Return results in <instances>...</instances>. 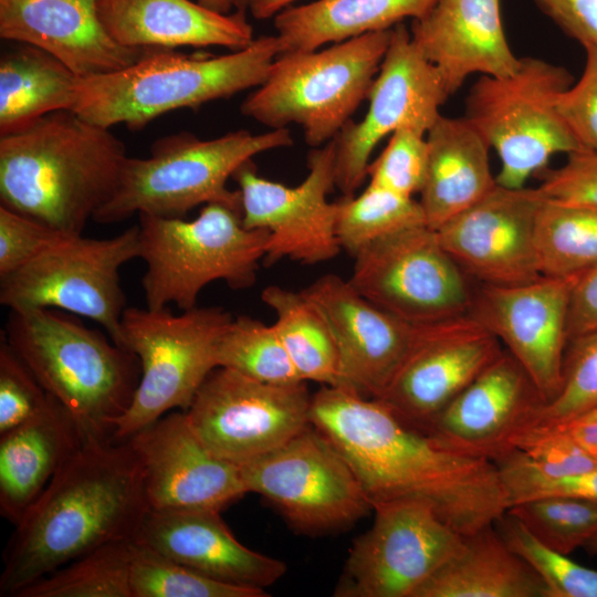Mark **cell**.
I'll return each instance as SVG.
<instances>
[{"instance_id": "obj_1", "label": "cell", "mask_w": 597, "mask_h": 597, "mask_svg": "<svg viewBox=\"0 0 597 597\" xmlns=\"http://www.w3.org/2000/svg\"><path fill=\"white\" fill-rule=\"evenodd\" d=\"M310 418L350 464L371 506L425 501L464 536L494 524L507 511L493 461L447 449L379 399L322 386L312 395Z\"/></svg>"}, {"instance_id": "obj_2", "label": "cell", "mask_w": 597, "mask_h": 597, "mask_svg": "<svg viewBox=\"0 0 597 597\" xmlns=\"http://www.w3.org/2000/svg\"><path fill=\"white\" fill-rule=\"evenodd\" d=\"M150 510L125 440H85L27 511L3 551L0 596L109 543L134 540Z\"/></svg>"}, {"instance_id": "obj_3", "label": "cell", "mask_w": 597, "mask_h": 597, "mask_svg": "<svg viewBox=\"0 0 597 597\" xmlns=\"http://www.w3.org/2000/svg\"><path fill=\"white\" fill-rule=\"evenodd\" d=\"M128 156L109 128L70 109L0 135L1 206L70 234L113 197Z\"/></svg>"}, {"instance_id": "obj_4", "label": "cell", "mask_w": 597, "mask_h": 597, "mask_svg": "<svg viewBox=\"0 0 597 597\" xmlns=\"http://www.w3.org/2000/svg\"><path fill=\"white\" fill-rule=\"evenodd\" d=\"M55 308L10 310L1 332L85 440L113 439L140 379L138 357Z\"/></svg>"}, {"instance_id": "obj_5", "label": "cell", "mask_w": 597, "mask_h": 597, "mask_svg": "<svg viewBox=\"0 0 597 597\" xmlns=\"http://www.w3.org/2000/svg\"><path fill=\"white\" fill-rule=\"evenodd\" d=\"M280 52L275 34L216 56L148 48L129 66L81 78L72 111L106 128L124 124L140 129L168 112L197 109L260 86Z\"/></svg>"}, {"instance_id": "obj_6", "label": "cell", "mask_w": 597, "mask_h": 597, "mask_svg": "<svg viewBox=\"0 0 597 597\" xmlns=\"http://www.w3.org/2000/svg\"><path fill=\"white\" fill-rule=\"evenodd\" d=\"M290 129L262 134L237 130L212 139L181 132L157 139L146 158L127 157L113 197L96 212L98 223H116L135 213L182 218L212 202L241 209L239 190L228 180L261 153L290 147Z\"/></svg>"}, {"instance_id": "obj_7", "label": "cell", "mask_w": 597, "mask_h": 597, "mask_svg": "<svg viewBox=\"0 0 597 597\" xmlns=\"http://www.w3.org/2000/svg\"><path fill=\"white\" fill-rule=\"evenodd\" d=\"M138 216L146 307L161 310L174 303L186 311L197 306L200 292L211 282L223 281L233 290L255 283L269 231L245 228L241 209L207 203L190 221Z\"/></svg>"}, {"instance_id": "obj_8", "label": "cell", "mask_w": 597, "mask_h": 597, "mask_svg": "<svg viewBox=\"0 0 597 597\" xmlns=\"http://www.w3.org/2000/svg\"><path fill=\"white\" fill-rule=\"evenodd\" d=\"M391 31L277 54L265 81L243 101L242 114L271 129L297 124L313 148L327 144L367 100Z\"/></svg>"}, {"instance_id": "obj_9", "label": "cell", "mask_w": 597, "mask_h": 597, "mask_svg": "<svg viewBox=\"0 0 597 597\" xmlns=\"http://www.w3.org/2000/svg\"><path fill=\"white\" fill-rule=\"evenodd\" d=\"M572 84L565 67L528 56L514 74L483 75L470 88L464 117L498 154V185L525 187L554 155L583 149L557 111Z\"/></svg>"}, {"instance_id": "obj_10", "label": "cell", "mask_w": 597, "mask_h": 597, "mask_svg": "<svg viewBox=\"0 0 597 597\" xmlns=\"http://www.w3.org/2000/svg\"><path fill=\"white\" fill-rule=\"evenodd\" d=\"M232 318L220 306H195L177 315L167 307L125 308L119 345L138 357L140 379L129 408L115 422L113 439H128L170 410L189 408L218 367V344Z\"/></svg>"}, {"instance_id": "obj_11", "label": "cell", "mask_w": 597, "mask_h": 597, "mask_svg": "<svg viewBox=\"0 0 597 597\" xmlns=\"http://www.w3.org/2000/svg\"><path fill=\"white\" fill-rule=\"evenodd\" d=\"M139 254V226L108 239L71 235L0 279L10 310L55 308L87 317L119 345L126 297L119 271Z\"/></svg>"}, {"instance_id": "obj_12", "label": "cell", "mask_w": 597, "mask_h": 597, "mask_svg": "<svg viewBox=\"0 0 597 597\" xmlns=\"http://www.w3.org/2000/svg\"><path fill=\"white\" fill-rule=\"evenodd\" d=\"M239 467L248 493L266 499L304 534L345 530L373 511L350 464L312 423L281 447Z\"/></svg>"}, {"instance_id": "obj_13", "label": "cell", "mask_w": 597, "mask_h": 597, "mask_svg": "<svg viewBox=\"0 0 597 597\" xmlns=\"http://www.w3.org/2000/svg\"><path fill=\"white\" fill-rule=\"evenodd\" d=\"M354 258L349 284L398 318L421 325L470 313L469 276L427 224L380 238Z\"/></svg>"}, {"instance_id": "obj_14", "label": "cell", "mask_w": 597, "mask_h": 597, "mask_svg": "<svg viewBox=\"0 0 597 597\" xmlns=\"http://www.w3.org/2000/svg\"><path fill=\"white\" fill-rule=\"evenodd\" d=\"M371 527L348 551L337 597H413L463 546L464 535L428 502L395 500L373 505Z\"/></svg>"}, {"instance_id": "obj_15", "label": "cell", "mask_w": 597, "mask_h": 597, "mask_svg": "<svg viewBox=\"0 0 597 597\" xmlns=\"http://www.w3.org/2000/svg\"><path fill=\"white\" fill-rule=\"evenodd\" d=\"M311 400L305 381L274 385L217 367L185 412L213 453L240 464L281 447L308 427Z\"/></svg>"}, {"instance_id": "obj_16", "label": "cell", "mask_w": 597, "mask_h": 597, "mask_svg": "<svg viewBox=\"0 0 597 597\" xmlns=\"http://www.w3.org/2000/svg\"><path fill=\"white\" fill-rule=\"evenodd\" d=\"M448 97L438 71L419 52L410 31L404 23L394 27L365 116L349 121L334 138L335 186L343 196H354L365 181L369 158L381 139L404 127L427 134Z\"/></svg>"}, {"instance_id": "obj_17", "label": "cell", "mask_w": 597, "mask_h": 597, "mask_svg": "<svg viewBox=\"0 0 597 597\" xmlns=\"http://www.w3.org/2000/svg\"><path fill=\"white\" fill-rule=\"evenodd\" d=\"M307 176L296 187L259 176L252 160L233 174L248 229L269 231L264 262L290 259L317 264L342 250L335 230L337 203L327 197L335 186V142L313 148Z\"/></svg>"}, {"instance_id": "obj_18", "label": "cell", "mask_w": 597, "mask_h": 597, "mask_svg": "<svg viewBox=\"0 0 597 597\" xmlns=\"http://www.w3.org/2000/svg\"><path fill=\"white\" fill-rule=\"evenodd\" d=\"M504 349L470 313L421 324L410 352L379 398L405 423L433 419Z\"/></svg>"}, {"instance_id": "obj_19", "label": "cell", "mask_w": 597, "mask_h": 597, "mask_svg": "<svg viewBox=\"0 0 597 597\" xmlns=\"http://www.w3.org/2000/svg\"><path fill=\"white\" fill-rule=\"evenodd\" d=\"M574 279L543 275L524 284H480L474 290L470 314L522 366L543 404L552 400L562 386Z\"/></svg>"}, {"instance_id": "obj_20", "label": "cell", "mask_w": 597, "mask_h": 597, "mask_svg": "<svg viewBox=\"0 0 597 597\" xmlns=\"http://www.w3.org/2000/svg\"><path fill=\"white\" fill-rule=\"evenodd\" d=\"M538 187L500 185L438 228V238L462 271L486 285H517L542 275L535 226L545 200Z\"/></svg>"}, {"instance_id": "obj_21", "label": "cell", "mask_w": 597, "mask_h": 597, "mask_svg": "<svg viewBox=\"0 0 597 597\" xmlns=\"http://www.w3.org/2000/svg\"><path fill=\"white\" fill-rule=\"evenodd\" d=\"M150 510L221 511L248 493L239 464L213 453L185 411L166 413L127 439Z\"/></svg>"}, {"instance_id": "obj_22", "label": "cell", "mask_w": 597, "mask_h": 597, "mask_svg": "<svg viewBox=\"0 0 597 597\" xmlns=\"http://www.w3.org/2000/svg\"><path fill=\"white\" fill-rule=\"evenodd\" d=\"M302 292L333 333L339 355L336 387L379 398L410 352L420 325L376 306L336 274L316 279Z\"/></svg>"}, {"instance_id": "obj_23", "label": "cell", "mask_w": 597, "mask_h": 597, "mask_svg": "<svg viewBox=\"0 0 597 597\" xmlns=\"http://www.w3.org/2000/svg\"><path fill=\"white\" fill-rule=\"evenodd\" d=\"M542 404L526 371L504 350L426 432L449 450L494 462L513 450L514 439Z\"/></svg>"}, {"instance_id": "obj_24", "label": "cell", "mask_w": 597, "mask_h": 597, "mask_svg": "<svg viewBox=\"0 0 597 597\" xmlns=\"http://www.w3.org/2000/svg\"><path fill=\"white\" fill-rule=\"evenodd\" d=\"M410 35L438 71L448 96L472 74L505 77L521 64L507 43L500 0H438L412 20Z\"/></svg>"}, {"instance_id": "obj_25", "label": "cell", "mask_w": 597, "mask_h": 597, "mask_svg": "<svg viewBox=\"0 0 597 597\" xmlns=\"http://www.w3.org/2000/svg\"><path fill=\"white\" fill-rule=\"evenodd\" d=\"M0 36L48 52L81 78L129 66L148 49L117 43L97 0H0Z\"/></svg>"}, {"instance_id": "obj_26", "label": "cell", "mask_w": 597, "mask_h": 597, "mask_svg": "<svg viewBox=\"0 0 597 597\" xmlns=\"http://www.w3.org/2000/svg\"><path fill=\"white\" fill-rule=\"evenodd\" d=\"M136 541L222 583L264 589L286 564L241 544L216 510H149Z\"/></svg>"}, {"instance_id": "obj_27", "label": "cell", "mask_w": 597, "mask_h": 597, "mask_svg": "<svg viewBox=\"0 0 597 597\" xmlns=\"http://www.w3.org/2000/svg\"><path fill=\"white\" fill-rule=\"evenodd\" d=\"M97 12L108 34L127 48L235 51L255 39L245 12L221 13L191 0H97Z\"/></svg>"}, {"instance_id": "obj_28", "label": "cell", "mask_w": 597, "mask_h": 597, "mask_svg": "<svg viewBox=\"0 0 597 597\" xmlns=\"http://www.w3.org/2000/svg\"><path fill=\"white\" fill-rule=\"evenodd\" d=\"M83 442L54 398L40 413L0 434V513L17 525Z\"/></svg>"}, {"instance_id": "obj_29", "label": "cell", "mask_w": 597, "mask_h": 597, "mask_svg": "<svg viewBox=\"0 0 597 597\" xmlns=\"http://www.w3.org/2000/svg\"><path fill=\"white\" fill-rule=\"evenodd\" d=\"M427 143L428 168L419 202L427 226L437 230L498 182L490 167V146L465 117L440 115L427 132Z\"/></svg>"}, {"instance_id": "obj_30", "label": "cell", "mask_w": 597, "mask_h": 597, "mask_svg": "<svg viewBox=\"0 0 597 597\" xmlns=\"http://www.w3.org/2000/svg\"><path fill=\"white\" fill-rule=\"evenodd\" d=\"M413 597H546V588L491 524L464 536L461 549Z\"/></svg>"}, {"instance_id": "obj_31", "label": "cell", "mask_w": 597, "mask_h": 597, "mask_svg": "<svg viewBox=\"0 0 597 597\" xmlns=\"http://www.w3.org/2000/svg\"><path fill=\"white\" fill-rule=\"evenodd\" d=\"M438 0H316L275 15L281 52L311 51L328 43L392 29L425 15Z\"/></svg>"}, {"instance_id": "obj_32", "label": "cell", "mask_w": 597, "mask_h": 597, "mask_svg": "<svg viewBox=\"0 0 597 597\" xmlns=\"http://www.w3.org/2000/svg\"><path fill=\"white\" fill-rule=\"evenodd\" d=\"M81 77L30 44L0 60V135L19 130L57 111H72Z\"/></svg>"}, {"instance_id": "obj_33", "label": "cell", "mask_w": 597, "mask_h": 597, "mask_svg": "<svg viewBox=\"0 0 597 597\" xmlns=\"http://www.w3.org/2000/svg\"><path fill=\"white\" fill-rule=\"evenodd\" d=\"M262 302L275 314L276 333L302 380L338 386L339 355L331 327L302 292L269 285Z\"/></svg>"}, {"instance_id": "obj_34", "label": "cell", "mask_w": 597, "mask_h": 597, "mask_svg": "<svg viewBox=\"0 0 597 597\" xmlns=\"http://www.w3.org/2000/svg\"><path fill=\"white\" fill-rule=\"evenodd\" d=\"M542 275L575 277L597 265V208L545 199L536 219Z\"/></svg>"}, {"instance_id": "obj_35", "label": "cell", "mask_w": 597, "mask_h": 597, "mask_svg": "<svg viewBox=\"0 0 597 597\" xmlns=\"http://www.w3.org/2000/svg\"><path fill=\"white\" fill-rule=\"evenodd\" d=\"M134 541L101 546L33 582L15 597H132Z\"/></svg>"}, {"instance_id": "obj_36", "label": "cell", "mask_w": 597, "mask_h": 597, "mask_svg": "<svg viewBox=\"0 0 597 597\" xmlns=\"http://www.w3.org/2000/svg\"><path fill=\"white\" fill-rule=\"evenodd\" d=\"M336 203V235L353 256L380 238L427 224L419 200L373 184L359 196H344Z\"/></svg>"}, {"instance_id": "obj_37", "label": "cell", "mask_w": 597, "mask_h": 597, "mask_svg": "<svg viewBox=\"0 0 597 597\" xmlns=\"http://www.w3.org/2000/svg\"><path fill=\"white\" fill-rule=\"evenodd\" d=\"M218 367L274 385L303 383L273 324L248 315L233 317L217 348Z\"/></svg>"}, {"instance_id": "obj_38", "label": "cell", "mask_w": 597, "mask_h": 597, "mask_svg": "<svg viewBox=\"0 0 597 597\" xmlns=\"http://www.w3.org/2000/svg\"><path fill=\"white\" fill-rule=\"evenodd\" d=\"M132 597H265L264 589L209 578L156 549L134 541Z\"/></svg>"}, {"instance_id": "obj_39", "label": "cell", "mask_w": 597, "mask_h": 597, "mask_svg": "<svg viewBox=\"0 0 597 597\" xmlns=\"http://www.w3.org/2000/svg\"><path fill=\"white\" fill-rule=\"evenodd\" d=\"M544 545L569 555L597 534V501L573 495H545L506 511Z\"/></svg>"}, {"instance_id": "obj_40", "label": "cell", "mask_w": 597, "mask_h": 597, "mask_svg": "<svg viewBox=\"0 0 597 597\" xmlns=\"http://www.w3.org/2000/svg\"><path fill=\"white\" fill-rule=\"evenodd\" d=\"M595 409H597V332L568 342L559 391L552 400L542 404L534 411L519 434L532 429L559 427Z\"/></svg>"}, {"instance_id": "obj_41", "label": "cell", "mask_w": 597, "mask_h": 597, "mask_svg": "<svg viewBox=\"0 0 597 597\" xmlns=\"http://www.w3.org/2000/svg\"><path fill=\"white\" fill-rule=\"evenodd\" d=\"M494 526L509 547L540 576L546 597H597V569L547 547L507 512Z\"/></svg>"}, {"instance_id": "obj_42", "label": "cell", "mask_w": 597, "mask_h": 597, "mask_svg": "<svg viewBox=\"0 0 597 597\" xmlns=\"http://www.w3.org/2000/svg\"><path fill=\"white\" fill-rule=\"evenodd\" d=\"M428 168L427 134L404 127L390 138L377 158L369 163V184L413 197L420 193Z\"/></svg>"}, {"instance_id": "obj_43", "label": "cell", "mask_w": 597, "mask_h": 597, "mask_svg": "<svg viewBox=\"0 0 597 597\" xmlns=\"http://www.w3.org/2000/svg\"><path fill=\"white\" fill-rule=\"evenodd\" d=\"M52 399L1 333L0 434L40 413Z\"/></svg>"}, {"instance_id": "obj_44", "label": "cell", "mask_w": 597, "mask_h": 597, "mask_svg": "<svg viewBox=\"0 0 597 597\" xmlns=\"http://www.w3.org/2000/svg\"><path fill=\"white\" fill-rule=\"evenodd\" d=\"M522 459L535 473L547 479H561L587 472L597 460L586 453L563 429H532L513 442Z\"/></svg>"}, {"instance_id": "obj_45", "label": "cell", "mask_w": 597, "mask_h": 597, "mask_svg": "<svg viewBox=\"0 0 597 597\" xmlns=\"http://www.w3.org/2000/svg\"><path fill=\"white\" fill-rule=\"evenodd\" d=\"M494 463L505 489L507 509L523 501L556 494L597 501V467L577 475L547 479L530 469L517 449Z\"/></svg>"}, {"instance_id": "obj_46", "label": "cell", "mask_w": 597, "mask_h": 597, "mask_svg": "<svg viewBox=\"0 0 597 597\" xmlns=\"http://www.w3.org/2000/svg\"><path fill=\"white\" fill-rule=\"evenodd\" d=\"M71 235L74 234L0 206V279Z\"/></svg>"}, {"instance_id": "obj_47", "label": "cell", "mask_w": 597, "mask_h": 597, "mask_svg": "<svg viewBox=\"0 0 597 597\" xmlns=\"http://www.w3.org/2000/svg\"><path fill=\"white\" fill-rule=\"evenodd\" d=\"M579 80L562 92L557 111L583 149L597 151V46H586Z\"/></svg>"}, {"instance_id": "obj_48", "label": "cell", "mask_w": 597, "mask_h": 597, "mask_svg": "<svg viewBox=\"0 0 597 597\" xmlns=\"http://www.w3.org/2000/svg\"><path fill=\"white\" fill-rule=\"evenodd\" d=\"M536 176L545 198L597 208V151L580 149L567 155L558 168H546Z\"/></svg>"}, {"instance_id": "obj_49", "label": "cell", "mask_w": 597, "mask_h": 597, "mask_svg": "<svg viewBox=\"0 0 597 597\" xmlns=\"http://www.w3.org/2000/svg\"><path fill=\"white\" fill-rule=\"evenodd\" d=\"M568 36L597 46V0H533Z\"/></svg>"}, {"instance_id": "obj_50", "label": "cell", "mask_w": 597, "mask_h": 597, "mask_svg": "<svg viewBox=\"0 0 597 597\" xmlns=\"http://www.w3.org/2000/svg\"><path fill=\"white\" fill-rule=\"evenodd\" d=\"M569 341L597 332V265L575 276L568 304Z\"/></svg>"}, {"instance_id": "obj_51", "label": "cell", "mask_w": 597, "mask_h": 597, "mask_svg": "<svg viewBox=\"0 0 597 597\" xmlns=\"http://www.w3.org/2000/svg\"><path fill=\"white\" fill-rule=\"evenodd\" d=\"M557 428L563 429L586 453L597 460V419L578 418Z\"/></svg>"}, {"instance_id": "obj_52", "label": "cell", "mask_w": 597, "mask_h": 597, "mask_svg": "<svg viewBox=\"0 0 597 597\" xmlns=\"http://www.w3.org/2000/svg\"><path fill=\"white\" fill-rule=\"evenodd\" d=\"M295 0H249L248 11L256 20L274 18L286 8L293 6Z\"/></svg>"}, {"instance_id": "obj_53", "label": "cell", "mask_w": 597, "mask_h": 597, "mask_svg": "<svg viewBox=\"0 0 597 597\" xmlns=\"http://www.w3.org/2000/svg\"><path fill=\"white\" fill-rule=\"evenodd\" d=\"M197 2L221 13H230L233 8L232 0H197Z\"/></svg>"}, {"instance_id": "obj_54", "label": "cell", "mask_w": 597, "mask_h": 597, "mask_svg": "<svg viewBox=\"0 0 597 597\" xmlns=\"http://www.w3.org/2000/svg\"><path fill=\"white\" fill-rule=\"evenodd\" d=\"M583 548L590 555H597V534L590 538Z\"/></svg>"}, {"instance_id": "obj_55", "label": "cell", "mask_w": 597, "mask_h": 597, "mask_svg": "<svg viewBox=\"0 0 597 597\" xmlns=\"http://www.w3.org/2000/svg\"><path fill=\"white\" fill-rule=\"evenodd\" d=\"M233 8L235 11L245 12L248 11L249 0H232Z\"/></svg>"}, {"instance_id": "obj_56", "label": "cell", "mask_w": 597, "mask_h": 597, "mask_svg": "<svg viewBox=\"0 0 597 597\" xmlns=\"http://www.w3.org/2000/svg\"><path fill=\"white\" fill-rule=\"evenodd\" d=\"M579 418H589V419H597V409L579 417ZM578 419V418H577Z\"/></svg>"}]
</instances>
